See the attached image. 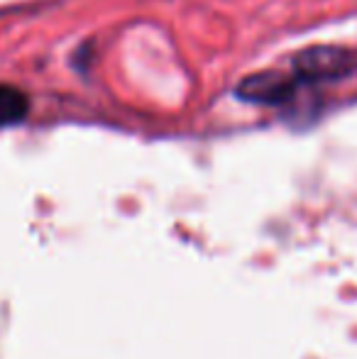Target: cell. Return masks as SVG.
<instances>
[{
	"instance_id": "cell-1",
	"label": "cell",
	"mask_w": 357,
	"mask_h": 359,
	"mask_svg": "<svg viewBox=\"0 0 357 359\" xmlns=\"http://www.w3.org/2000/svg\"><path fill=\"white\" fill-rule=\"evenodd\" d=\"M353 64L348 49L343 47H311L304 49L294 59V79L299 83H321V81H333L345 76Z\"/></svg>"
},
{
	"instance_id": "cell-2",
	"label": "cell",
	"mask_w": 357,
	"mask_h": 359,
	"mask_svg": "<svg viewBox=\"0 0 357 359\" xmlns=\"http://www.w3.org/2000/svg\"><path fill=\"white\" fill-rule=\"evenodd\" d=\"M296 86L299 81L289 74L279 72H262L252 74L235 88L238 98L248 100V103H260V105H279L294 98Z\"/></svg>"
},
{
	"instance_id": "cell-3",
	"label": "cell",
	"mask_w": 357,
	"mask_h": 359,
	"mask_svg": "<svg viewBox=\"0 0 357 359\" xmlns=\"http://www.w3.org/2000/svg\"><path fill=\"white\" fill-rule=\"evenodd\" d=\"M29 113V98L15 86L0 83V128H8L20 120H25Z\"/></svg>"
}]
</instances>
